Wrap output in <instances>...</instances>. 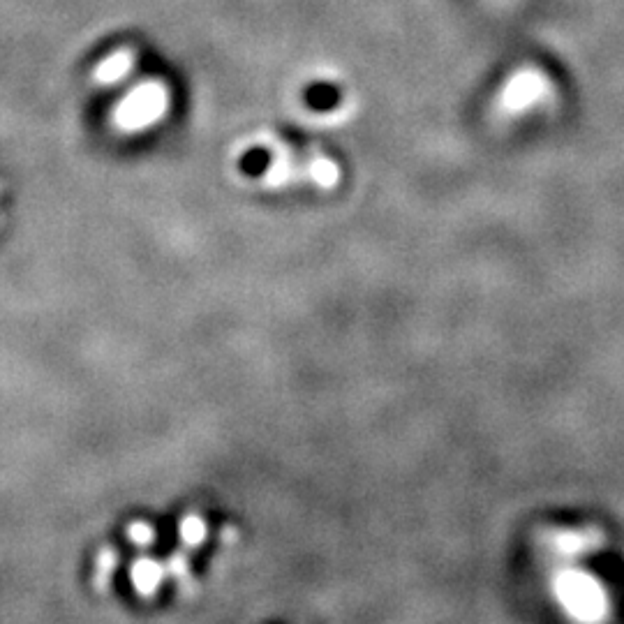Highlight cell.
<instances>
[{
    "mask_svg": "<svg viewBox=\"0 0 624 624\" xmlns=\"http://www.w3.org/2000/svg\"><path fill=\"white\" fill-rule=\"evenodd\" d=\"M128 539L139 548L151 546L155 541V530L148 523H132L128 527Z\"/></svg>",
    "mask_w": 624,
    "mask_h": 624,
    "instance_id": "cell-8",
    "label": "cell"
},
{
    "mask_svg": "<svg viewBox=\"0 0 624 624\" xmlns=\"http://www.w3.org/2000/svg\"><path fill=\"white\" fill-rule=\"evenodd\" d=\"M132 63H135V51L118 49L116 54L104 58V61L98 65V70H95V79H98L100 84H114V81L123 79L125 74L130 72Z\"/></svg>",
    "mask_w": 624,
    "mask_h": 624,
    "instance_id": "cell-4",
    "label": "cell"
},
{
    "mask_svg": "<svg viewBox=\"0 0 624 624\" xmlns=\"http://www.w3.org/2000/svg\"><path fill=\"white\" fill-rule=\"evenodd\" d=\"M114 567H116V553L111 551V548H104V553L98 560V574H95V585H98L100 590H104L109 585V578L111 574H114Z\"/></svg>",
    "mask_w": 624,
    "mask_h": 624,
    "instance_id": "cell-7",
    "label": "cell"
},
{
    "mask_svg": "<svg viewBox=\"0 0 624 624\" xmlns=\"http://www.w3.org/2000/svg\"><path fill=\"white\" fill-rule=\"evenodd\" d=\"M162 578H165V569H162V564L151 560V557H144V560H137L132 564V583H135L137 592L144 594V597L155 594Z\"/></svg>",
    "mask_w": 624,
    "mask_h": 624,
    "instance_id": "cell-3",
    "label": "cell"
},
{
    "mask_svg": "<svg viewBox=\"0 0 624 624\" xmlns=\"http://www.w3.org/2000/svg\"><path fill=\"white\" fill-rule=\"evenodd\" d=\"M308 174L312 176V181H315L319 188H333V185L338 183V167L333 165V162L329 158H315L310 160L308 165Z\"/></svg>",
    "mask_w": 624,
    "mask_h": 624,
    "instance_id": "cell-5",
    "label": "cell"
},
{
    "mask_svg": "<svg viewBox=\"0 0 624 624\" xmlns=\"http://www.w3.org/2000/svg\"><path fill=\"white\" fill-rule=\"evenodd\" d=\"M208 537V527L204 523V518L199 516H185L181 523V539L188 548L202 546Z\"/></svg>",
    "mask_w": 624,
    "mask_h": 624,
    "instance_id": "cell-6",
    "label": "cell"
},
{
    "mask_svg": "<svg viewBox=\"0 0 624 624\" xmlns=\"http://www.w3.org/2000/svg\"><path fill=\"white\" fill-rule=\"evenodd\" d=\"M546 77L534 68H523L507 81L502 91V104L511 111H520L537 102L546 93Z\"/></svg>",
    "mask_w": 624,
    "mask_h": 624,
    "instance_id": "cell-2",
    "label": "cell"
},
{
    "mask_svg": "<svg viewBox=\"0 0 624 624\" xmlns=\"http://www.w3.org/2000/svg\"><path fill=\"white\" fill-rule=\"evenodd\" d=\"M169 93L160 81H146L132 88L125 98L118 102L114 111V123L123 132H141L151 128L167 114Z\"/></svg>",
    "mask_w": 624,
    "mask_h": 624,
    "instance_id": "cell-1",
    "label": "cell"
}]
</instances>
